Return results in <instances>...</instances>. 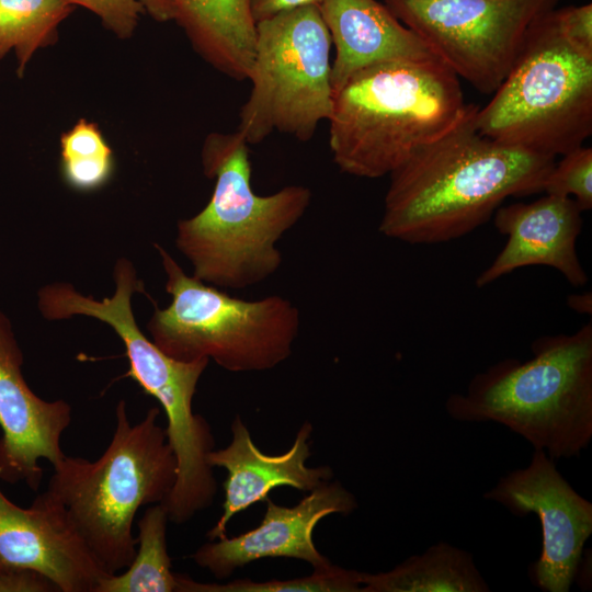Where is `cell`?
Returning <instances> with one entry per match:
<instances>
[{"label":"cell","mask_w":592,"mask_h":592,"mask_svg":"<svg viewBox=\"0 0 592 592\" xmlns=\"http://www.w3.org/2000/svg\"><path fill=\"white\" fill-rule=\"evenodd\" d=\"M469 103L446 134L392 171L379 231L411 244L454 240L481 226L509 196L543 192L556 161L496 141L476 127Z\"/></svg>","instance_id":"obj_1"},{"label":"cell","mask_w":592,"mask_h":592,"mask_svg":"<svg viewBox=\"0 0 592 592\" xmlns=\"http://www.w3.org/2000/svg\"><path fill=\"white\" fill-rule=\"evenodd\" d=\"M457 75L441 59L391 60L352 75L333 92L329 147L338 168L390 174L465 115Z\"/></svg>","instance_id":"obj_2"},{"label":"cell","mask_w":592,"mask_h":592,"mask_svg":"<svg viewBox=\"0 0 592 592\" xmlns=\"http://www.w3.org/2000/svg\"><path fill=\"white\" fill-rule=\"evenodd\" d=\"M204 173L215 179L207 205L178 223L175 244L193 276L220 289H243L273 275L282 264L275 243L305 215L311 191L288 185L258 195L251 185L249 144L237 130L209 134L203 145Z\"/></svg>","instance_id":"obj_3"},{"label":"cell","mask_w":592,"mask_h":592,"mask_svg":"<svg viewBox=\"0 0 592 592\" xmlns=\"http://www.w3.org/2000/svg\"><path fill=\"white\" fill-rule=\"evenodd\" d=\"M159 414L160 409L151 407L132 424L127 403L119 400L102 455L95 460L65 455L53 466L45 490L109 574L125 570L135 557L138 510L163 503L177 480V458Z\"/></svg>","instance_id":"obj_4"},{"label":"cell","mask_w":592,"mask_h":592,"mask_svg":"<svg viewBox=\"0 0 592 592\" xmlns=\"http://www.w3.org/2000/svg\"><path fill=\"white\" fill-rule=\"evenodd\" d=\"M532 353L526 362L505 358L475 375L466 392L446 399V413L501 424L555 462L579 457L592 440V323L542 337Z\"/></svg>","instance_id":"obj_5"},{"label":"cell","mask_w":592,"mask_h":592,"mask_svg":"<svg viewBox=\"0 0 592 592\" xmlns=\"http://www.w3.org/2000/svg\"><path fill=\"white\" fill-rule=\"evenodd\" d=\"M555 10L531 26L509 73L475 114L482 135L553 157L592 134V57L565 37Z\"/></svg>","instance_id":"obj_6"},{"label":"cell","mask_w":592,"mask_h":592,"mask_svg":"<svg viewBox=\"0 0 592 592\" xmlns=\"http://www.w3.org/2000/svg\"><path fill=\"white\" fill-rule=\"evenodd\" d=\"M155 247L171 303L155 308L147 328L164 354L182 362L214 361L231 373L269 371L291 356L300 327L291 300L278 295L232 297L189 276L161 246Z\"/></svg>","instance_id":"obj_7"},{"label":"cell","mask_w":592,"mask_h":592,"mask_svg":"<svg viewBox=\"0 0 592 592\" xmlns=\"http://www.w3.org/2000/svg\"><path fill=\"white\" fill-rule=\"evenodd\" d=\"M331 46L317 3L257 22L251 90L238 125L249 145L275 132L307 141L320 122L328 121L333 101Z\"/></svg>","instance_id":"obj_8"},{"label":"cell","mask_w":592,"mask_h":592,"mask_svg":"<svg viewBox=\"0 0 592 592\" xmlns=\"http://www.w3.org/2000/svg\"><path fill=\"white\" fill-rule=\"evenodd\" d=\"M561 0H384L458 78L483 94L504 80L531 26Z\"/></svg>","instance_id":"obj_9"},{"label":"cell","mask_w":592,"mask_h":592,"mask_svg":"<svg viewBox=\"0 0 592 592\" xmlns=\"http://www.w3.org/2000/svg\"><path fill=\"white\" fill-rule=\"evenodd\" d=\"M113 330L124 343L132 377L161 406L167 440L177 458V480L163 504L169 521L184 524L212 506L217 494L214 468L207 455L215 448L208 421L193 410L197 384L208 360L182 362L164 354L139 329L135 317L123 315Z\"/></svg>","instance_id":"obj_10"},{"label":"cell","mask_w":592,"mask_h":592,"mask_svg":"<svg viewBox=\"0 0 592 592\" xmlns=\"http://www.w3.org/2000/svg\"><path fill=\"white\" fill-rule=\"evenodd\" d=\"M483 498L516 516L535 514L542 550L531 565L533 583L544 592H569L592 534V503L578 493L544 451L530 464L500 477Z\"/></svg>","instance_id":"obj_11"},{"label":"cell","mask_w":592,"mask_h":592,"mask_svg":"<svg viewBox=\"0 0 592 592\" xmlns=\"http://www.w3.org/2000/svg\"><path fill=\"white\" fill-rule=\"evenodd\" d=\"M23 361L11 321L0 311V479L36 491L44 476L41 460L54 466L66 455L60 441L72 417L67 401L44 400L30 388Z\"/></svg>","instance_id":"obj_12"},{"label":"cell","mask_w":592,"mask_h":592,"mask_svg":"<svg viewBox=\"0 0 592 592\" xmlns=\"http://www.w3.org/2000/svg\"><path fill=\"white\" fill-rule=\"evenodd\" d=\"M264 502L265 513L257 527L203 544L190 556L194 563L219 580L264 558L298 559L314 569L327 567L332 562L314 542L317 524L328 515L346 516L358 508L354 494L332 479L307 492L293 506L276 504L270 497Z\"/></svg>","instance_id":"obj_13"},{"label":"cell","mask_w":592,"mask_h":592,"mask_svg":"<svg viewBox=\"0 0 592 592\" xmlns=\"http://www.w3.org/2000/svg\"><path fill=\"white\" fill-rule=\"evenodd\" d=\"M0 566L34 569L59 592H95L99 582L111 576L45 491L29 508H21L0 489Z\"/></svg>","instance_id":"obj_14"},{"label":"cell","mask_w":592,"mask_h":592,"mask_svg":"<svg viewBox=\"0 0 592 592\" xmlns=\"http://www.w3.org/2000/svg\"><path fill=\"white\" fill-rule=\"evenodd\" d=\"M230 430V443L207 455L212 468H224L227 473L223 483V513L206 534L209 540L227 535L229 521L251 505L264 502L273 489L292 487L307 493L333 477L330 466H307L311 456L309 421L303 422L289 449L277 455L259 449L239 415L232 420Z\"/></svg>","instance_id":"obj_15"},{"label":"cell","mask_w":592,"mask_h":592,"mask_svg":"<svg viewBox=\"0 0 592 592\" xmlns=\"http://www.w3.org/2000/svg\"><path fill=\"white\" fill-rule=\"evenodd\" d=\"M581 210L571 197L546 194L532 203H514L494 212L497 230L508 237L502 251L476 280L483 287L512 271L547 265L574 286L588 275L576 250L582 228Z\"/></svg>","instance_id":"obj_16"},{"label":"cell","mask_w":592,"mask_h":592,"mask_svg":"<svg viewBox=\"0 0 592 592\" xmlns=\"http://www.w3.org/2000/svg\"><path fill=\"white\" fill-rule=\"evenodd\" d=\"M317 5L335 49L331 66L333 92L352 75L375 64L437 58L385 3L318 0Z\"/></svg>","instance_id":"obj_17"},{"label":"cell","mask_w":592,"mask_h":592,"mask_svg":"<svg viewBox=\"0 0 592 592\" xmlns=\"http://www.w3.org/2000/svg\"><path fill=\"white\" fill-rule=\"evenodd\" d=\"M173 20L208 64L235 80L249 78L257 42L251 0H173Z\"/></svg>","instance_id":"obj_18"},{"label":"cell","mask_w":592,"mask_h":592,"mask_svg":"<svg viewBox=\"0 0 592 592\" xmlns=\"http://www.w3.org/2000/svg\"><path fill=\"white\" fill-rule=\"evenodd\" d=\"M361 592H489L473 555L447 542H437L392 569L362 572Z\"/></svg>","instance_id":"obj_19"},{"label":"cell","mask_w":592,"mask_h":592,"mask_svg":"<svg viewBox=\"0 0 592 592\" xmlns=\"http://www.w3.org/2000/svg\"><path fill=\"white\" fill-rule=\"evenodd\" d=\"M169 515L161 503L149 505L137 521V548L129 566L103 578L95 592H177L178 573L168 553Z\"/></svg>","instance_id":"obj_20"},{"label":"cell","mask_w":592,"mask_h":592,"mask_svg":"<svg viewBox=\"0 0 592 592\" xmlns=\"http://www.w3.org/2000/svg\"><path fill=\"white\" fill-rule=\"evenodd\" d=\"M72 10L67 0H0V59L14 49L22 77L35 50L56 42Z\"/></svg>","instance_id":"obj_21"},{"label":"cell","mask_w":592,"mask_h":592,"mask_svg":"<svg viewBox=\"0 0 592 592\" xmlns=\"http://www.w3.org/2000/svg\"><path fill=\"white\" fill-rule=\"evenodd\" d=\"M362 571L333 563L314 569L312 573L286 580H230L226 583L198 582L178 573L177 592H361Z\"/></svg>","instance_id":"obj_22"},{"label":"cell","mask_w":592,"mask_h":592,"mask_svg":"<svg viewBox=\"0 0 592 592\" xmlns=\"http://www.w3.org/2000/svg\"><path fill=\"white\" fill-rule=\"evenodd\" d=\"M543 192L570 197L581 212L592 208V148L580 146L562 155L549 172Z\"/></svg>","instance_id":"obj_23"},{"label":"cell","mask_w":592,"mask_h":592,"mask_svg":"<svg viewBox=\"0 0 592 592\" xmlns=\"http://www.w3.org/2000/svg\"><path fill=\"white\" fill-rule=\"evenodd\" d=\"M60 145L62 167H83L113 159L99 127L84 118L61 136Z\"/></svg>","instance_id":"obj_24"},{"label":"cell","mask_w":592,"mask_h":592,"mask_svg":"<svg viewBox=\"0 0 592 592\" xmlns=\"http://www.w3.org/2000/svg\"><path fill=\"white\" fill-rule=\"evenodd\" d=\"M95 13L119 38H128L134 33L140 13L145 10L138 0H67Z\"/></svg>","instance_id":"obj_25"},{"label":"cell","mask_w":592,"mask_h":592,"mask_svg":"<svg viewBox=\"0 0 592 592\" xmlns=\"http://www.w3.org/2000/svg\"><path fill=\"white\" fill-rule=\"evenodd\" d=\"M555 11L565 37L579 52L592 57V4L569 5Z\"/></svg>","instance_id":"obj_26"},{"label":"cell","mask_w":592,"mask_h":592,"mask_svg":"<svg viewBox=\"0 0 592 592\" xmlns=\"http://www.w3.org/2000/svg\"><path fill=\"white\" fill-rule=\"evenodd\" d=\"M0 592H59L45 574L30 568L0 566Z\"/></svg>","instance_id":"obj_27"},{"label":"cell","mask_w":592,"mask_h":592,"mask_svg":"<svg viewBox=\"0 0 592 592\" xmlns=\"http://www.w3.org/2000/svg\"><path fill=\"white\" fill-rule=\"evenodd\" d=\"M318 0H251V10L255 22L270 18L282 11L292 10Z\"/></svg>","instance_id":"obj_28"},{"label":"cell","mask_w":592,"mask_h":592,"mask_svg":"<svg viewBox=\"0 0 592 592\" xmlns=\"http://www.w3.org/2000/svg\"><path fill=\"white\" fill-rule=\"evenodd\" d=\"M152 19L168 22L174 19L173 0H138Z\"/></svg>","instance_id":"obj_29"},{"label":"cell","mask_w":592,"mask_h":592,"mask_svg":"<svg viewBox=\"0 0 592 592\" xmlns=\"http://www.w3.org/2000/svg\"><path fill=\"white\" fill-rule=\"evenodd\" d=\"M591 294L570 295L568 306L580 314H591L592 311Z\"/></svg>","instance_id":"obj_30"}]
</instances>
